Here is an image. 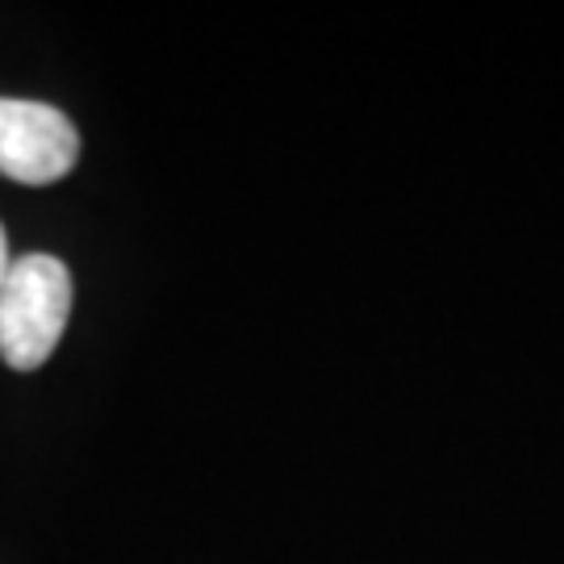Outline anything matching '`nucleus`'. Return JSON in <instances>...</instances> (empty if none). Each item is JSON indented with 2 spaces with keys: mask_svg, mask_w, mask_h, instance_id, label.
Instances as JSON below:
<instances>
[{
  "mask_svg": "<svg viewBox=\"0 0 564 564\" xmlns=\"http://www.w3.org/2000/svg\"><path fill=\"white\" fill-rule=\"evenodd\" d=\"M72 318V272L55 256H21L0 284V360L34 372L55 356Z\"/></svg>",
  "mask_w": 564,
  "mask_h": 564,
  "instance_id": "nucleus-1",
  "label": "nucleus"
},
{
  "mask_svg": "<svg viewBox=\"0 0 564 564\" xmlns=\"http://www.w3.org/2000/svg\"><path fill=\"white\" fill-rule=\"evenodd\" d=\"M80 160V130L42 101L0 97V176L18 184H55Z\"/></svg>",
  "mask_w": 564,
  "mask_h": 564,
  "instance_id": "nucleus-2",
  "label": "nucleus"
},
{
  "mask_svg": "<svg viewBox=\"0 0 564 564\" xmlns=\"http://www.w3.org/2000/svg\"><path fill=\"white\" fill-rule=\"evenodd\" d=\"M9 268H13V256H9V239H4V226H0V284L9 276Z\"/></svg>",
  "mask_w": 564,
  "mask_h": 564,
  "instance_id": "nucleus-3",
  "label": "nucleus"
}]
</instances>
